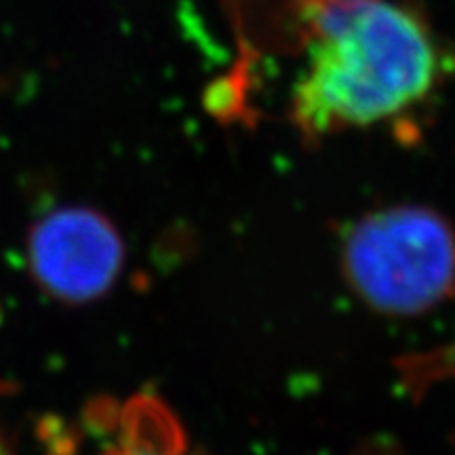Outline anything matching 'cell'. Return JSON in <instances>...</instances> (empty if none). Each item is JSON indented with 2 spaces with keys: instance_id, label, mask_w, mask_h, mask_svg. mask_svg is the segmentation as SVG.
<instances>
[{
  "instance_id": "7a4b0ae2",
  "label": "cell",
  "mask_w": 455,
  "mask_h": 455,
  "mask_svg": "<svg viewBox=\"0 0 455 455\" xmlns=\"http://www.w3.org/2000/svg\"><path fill=\"white\" fill-rule=\"evenodd\" d=\"M341 270L356 298L379 315H424L455 289V228L424 204L367 213L346 232Z\"/></svg>"
},
{
  "instance_id": "3957f363",
  "label": "cell",
  "mask_w": 455,
  "mask_h": 455,
  "mask_svg": "<svg viewBox=\"0 0 455 455\" xmlns=\"http://www.w3.org/2000/svg\"><path fill=\"white\" fill-rule=\"evenodd\" d=\"M28 268L43 293L66 306H84L110 291L124 266L116 226L91 207H60L28 232Z\"/></svg>"
},
{
  "instance_id": "6da1fadb",
  "label": "cell",
  "mask_w": 455,
  "mask_h": 455,
  "mask_svg": "<svg viewBox=\"0 0 455 455\" xmlns=\"http://www.w3.org/2000/svg\"><path fill=\"white\" fill-rule=\"evenodd\" d=\"M308 51L291 93L304 135L363 129L401 116L439 81V47L396 0H308Z\"/></svg>"
},
{
  "instance_id": "277c9868",
  "label": "cell",
  "mask_w": 455,
  "mask_h": 455,
  "mask_svg": "<svg viewBox=\"0 0 455 455\" xmlns=\"http://www.w3.org/2000/svg\"><path fill=\"white\" fill-rule=\"evenodd\" d=\"M43 455H196L171 409L152 395L98 396L38 424Z\"/></svg>"
},
{
  "instance_id": "5b68a950",
  "label": "cell",
  "mask_w": 455,
  "mask_h": 455,
  "mask_svg": "<svg viewBox=\"0 0 455 455\" xmlns=\"http://www.w3.org/2000/svg\"><path fill=\"white\" fill-rule=\"evenodd\" d=\"M0 455H15L13 453V447H11V443L7 436L3 435V430H0Z\"/></svg>"
}]
</instances>
